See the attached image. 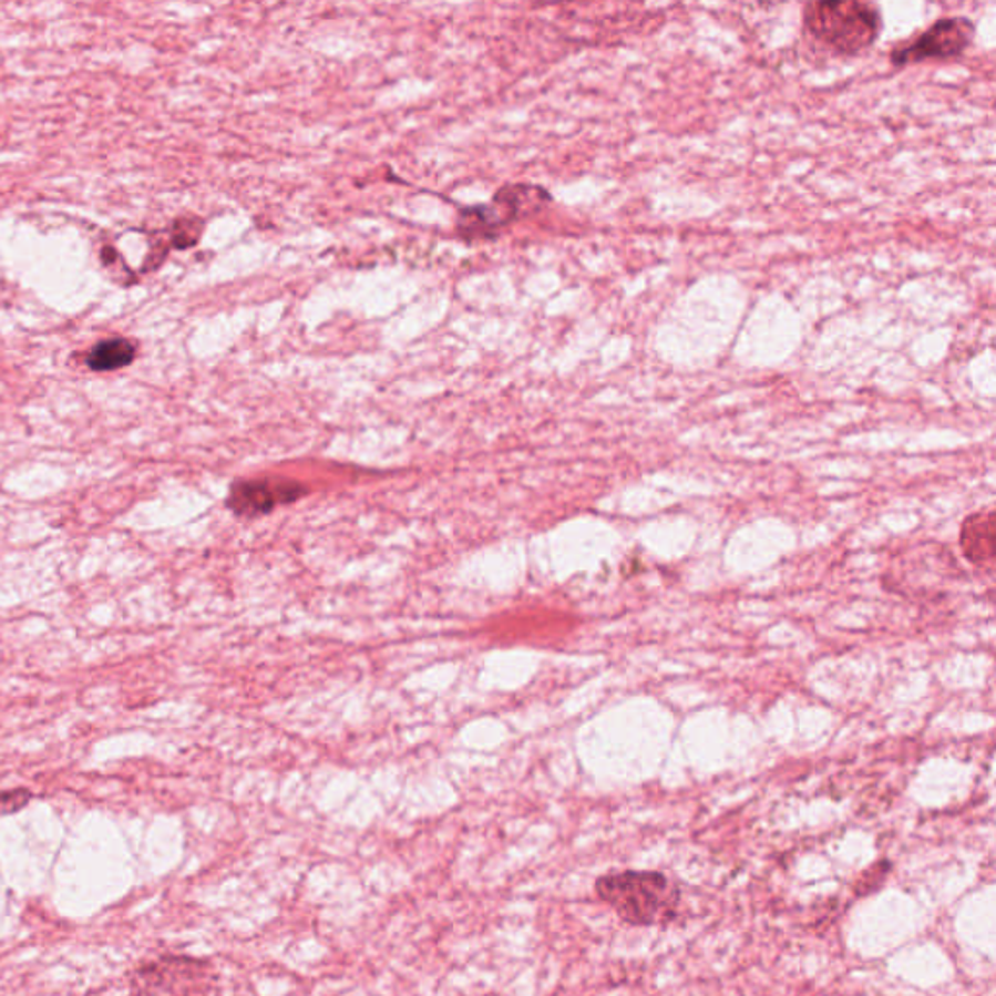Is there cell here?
<instances>
[{
    "mask_svg": "<svg viewBox=\"0 0 996 996\" xmlns=\"http://www.w3.org/2000/svg\"><path fill=\"white\" fill-rule=\"evenodd\" d=\"M596 892L622 921L653 926L676 917L679 890L660 872H617L598 877Z\"/></svg>",
    "mask_w": 996,
    "mask_h": 996,
    "instance_id": "1",
    "label": "cell"
},
{
    "mask_svg": "<svg viewBox=\"0 0 996 996\" xmlns=\"http://www.w3.org/2000/svg\"><path fill=\"white\" fill-rule=\"evenodd\" d=\"M136 349L135 345L127 341V339H121V337H113V339H105V341H100V343L90 351L89 367L94 370V372H112V370H120V368L129 367L133 359H135Z\"/></svg>",
    "mask_w": 996,
    "mask_h": 996,
    "instance_id": "7",
    "label": "cell"
},
{
    "mask_svg": "<svg viewBox=\"0 0 996 996\" xmlns=\"http://www.w3.org/2000/svg\"><path fill=\"white\" fill-rule=\"evenodd\" d=\"M975 38V24L969 18H942L936 24L931 25L925 33H921L917 40L907 45L893 49V66H907V64L923 63L928 59H956L965 53Z\"/></svg>",
    "mask_w": 996,
    "mask_h": 996,
    "instance_id": "4",
    "label": "cell"
},
{
    "mask_svg": "<svg viewBox=\"0 0 996 996\" xmlns=\"http://www.w3.org/2000/svg\"><path fill=\"white\" fill-rule=\"evenodd\" d=\"M215 965L192 956H162L136 969L131 996H220Z\"/></svg>",
    "mask_w": 996,
    "mask_h": 996,
    "instance_id": "3",
    "label": "cell"
},
{
    "mask_svg": "<svg viewBox=\"0 0 996 996\" xmlns=\"http://www.w3.org/2000/svg\"><path fill=\"white\" fill-rule=\"evenodd\" d=\"M882 14L859 0H823L804 7V28L823 45L843 55H856L876 43Z\"/></svg>",
    "mask_w": 996,
    "mask_h": 996,
    "instance_id": "2",
    "label": "cell"
},
{
    "mask_svg": "<svg viewBox=\"0 0 996 996\" xmlns=\"http://www.w3.org/2000/svg\"><path fill=\"white\" fill-rule=\"evenodd\" d=\"M306 493L302 483L290 479H251L230 486L226 506L244 518L264 516L279 504L295 503Z\"/></svg>",
    "mask_w": 996,
    "mask_h": 996,
    "instance_id": "5",
    "label": "cell"
},
{
    "mask_svg": "<svg viewBox=\"0 0 996 996\" xmlns=\"http://www.w3.org/2000/svg\"><path fill=\"white\" fill-rule=\"evenodd\" d=\"M965 557L975 565L988 563L995 555V512L983 511L965 518L959 534Z\"/></svg>",
    "mask_w": 996,
    "mask_h": 996,
    "instance_id": "6",
    "label": "cell"
},
{
    "mask_svg": "<svg viewBox=\"0 0 996 996\" xmlns=\"http://www.w3.org/2000/svg\"><path fill=\"white\" fill-rule=\"evenodd\" d=\"M30 790L20 789V790H10V792H2L0 794V815H7V813H14L18 810H22L28 802H30Z\"/></svg>",
    "mask_w": 996,
    "mask_h": 996,
    "instance_id": "8",
    "label": "cell"
}]
</instances>
